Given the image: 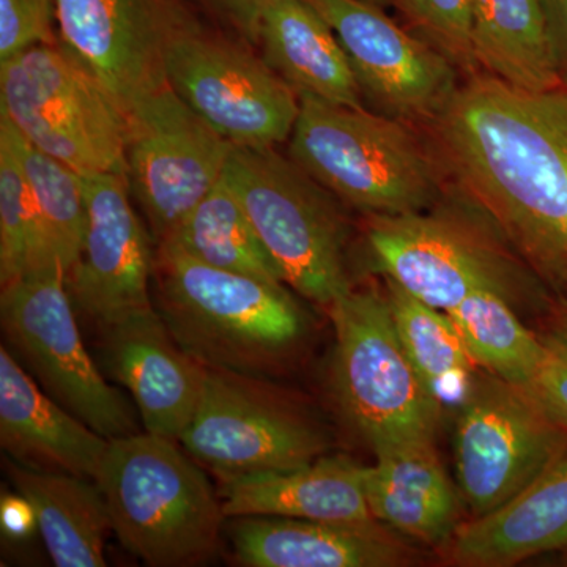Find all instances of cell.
Masks as SVG:
<instances>
[{"label":"cell","mask_w":567,"mask_h":567,"mask_svg":"<svg viewBox=\"0 0 567 567\" xmlns=\"http://www.w3.org/2000/svg\"><path fill=\"white\" fill-rule=\"evenodd\" d=\"M235 561L245 567H399L412 548L382 522H323L244 516L226 525Z\"/></svg>","instance_id":"obj_18"},{"label":"cell","mask_w":567,"mask_h":567,"mask_svg":"<svg viewBox=\"0 0 567 567\" xmlns=\"http://www.w3.org/2000/svg\"><path fill=\"white\" fill-rule=\"evenodd\" d=\"M153 276L163 322L205 368L264 379L308 331L282 284L208 267L167 245L156 249Z\"/></svg>","instance_id":"obj_2"},{"label":"cell","mask_w":567,"mask_h":567,"mask_svg":"<svg viewBox=\"0 0 567 567\" xmlns=\"http://www.w3.org/2000/svg\"><path fill=\"white\" fill-rule=\"evenodd\" d=\"M0 115L82 175H126L128 112L61 41L0 62Z\"/></svg>","instance_id":"obj_6"},{"label":"cell","mask_w":567,"mask_h":567,"mask_svg":"<svg viewBox=\"0 0 567 567\" xmlns=\"http://www.w3.org/2000/svg\"><path fill=\"white\" fill-rule=\"evenodd\" d=\"M55 0H0V62L29 48L58 43Z\"/></svg>","instance_id":"obj_32"},{"label":"cell","mask_w":567,"mask_h":567,"mask_svg":"<svg viewBox=\"0 0 567 567\" xmlns=\"http://www.w3.org/2000/svg\"><path fill=\"white\" fill-rule=\"evenodd\" d=\"M181 443L219 477L295 468L328 446L320 425L264 379L210 368Z\"/></svg>","instance_id":"obj_11"},{"label":"cell","mask_w":567,"mask_h":567,"mask_svg":"<svg viewBox=\"0 0 567 567\" xmlns=\"http://www.w3.org/2000/svg\"><path fill=\"white\" fill-rule=\"evenodd\" d=\"M65 275H29L2 286L0 322L7 349L41 390L107 440L137 434L132 409L107 385L82 342Z\"/></svg>","instance_id":"obj_9"},{"label":"cell","mask_w":567,"mask_h":567,"mask_svg":"<svg viewBox=\"0 0 567 567\" xmlns=\"http://www.w3.org/2000/svg\"><path fill=\"white\" fill-rule=\"evenodd\" d=\"M227 518L271 516L323 522L372 520L364 465L349 457H319L287 470L219 477Z\"/></svg>","instance_id":"obj_22"},{"label":"cell","mask_w":567,"mask_h":567,"mask_svg":"<svg viewBox=\"0 0 567 567\" xmlns=\"http://www.w3.org/2000/svg\"><path fill=\"white\" fill-rule=\"evenodd\" d=\"M476 65L511 87L544 92L565 85L548 41L540 0H475Z\"/></svg>","instance_id":"obj_25"},{"label":"cell","mask_w":567,"mask_h":567,"mask_svg":"<svg viewBox=\"0 0 567 567\" xmlns=\"http://www.w3.org/2000/svg\"><path fill=\"white\" fill-rule=\"evenodd\" d=\"M540 339L543 364L527 390L548 415L567 429V328L557 322Z\"/></svg>","instance_id":"obj_33"},{"label":"cell","mask_w":567,"mask_h":567,"mask_svg":"<svg viewBox=\"0 0 567 567\" xmlns=\"http://www.w3.org/2000/svg\"><path fill=\"white\" fill-rule=\"evenodd\" d=\"M14 133L22 167L39 212L44 245L51 259L61 265L66 278L80 260L87 234L89 208L84 175L33 147L17 128Z\"/></svg>","instance_id":"obj_29"},{"label":"cell","mask_w":567,"mask_h":567,"mask_svg":"<svg viewBox=\"0 0 567 567\" xmlns=\"http://www.w3.org/2000/svg\"><path fill=\"white\" fill-rule=\"evenodd\" d=\"M111 440L50 398L0 349V445L18 464L95 481Z\"/></svg>","instance_id":"obj_19"},{"label":"cell","mask_w":567,"mask_h":567,"mask_svg":"<svg viewBox=\"0 0 567 567\" xmlns=\"http://www.w3.org/2000/svg\"><path fill=\"white\" fill-rule=\"evenodd\" d=\"M227 183L284 282L330 309L352 290L347 274V221L338 197L271 145H235L224 167Z\"/></svg>","instance_id":"obj_5"},{"label":"cell","mask_w":567,"mask_h":567,"mask_svg":"<svg viewBox=\"0 0 567 567\" xmlns=\"http://www.w3.org/2000/svg\"><path fill=\"white\" fill-rule=\"evenodd\" d=\"M346 50L361 96L398 121H432L457 89L454 63L365 0H309Z\"/></svg>","instance_id":"obj_15"},{"label":"cell","mask_w":567,"mask_h":567,"mask_svg":"<svg viewBox=\"0 0 567 567\" xmlns=\"http://www.w3.org/2000/svg\"><path fill=\"white\" fill-rule=\"evenodd\" d=\"M257 43L264 61L298 99L363 106L341 41L309 0H275L265 10Z\"/></svg>","instance_id":"obj_23"},{"label":"cell","mask_w":567,"mask_h":567,"mask_svg":"<svg viewBox=\"0 0 567 567\" xmlns=\"http://www.w3.org/2000/svg\"><path fill=\"white\" fill-rule=\"evenodd\" d=\"M458 409L456 477L476 517L506 505L567 451V429L527 388L477 377Z\"/></svg>","instance_id":"obj_10"},{"label":"cell","mask_w":567,"mask_h":567,"mask_svg":"<svg viewBox=\"0 0 567 567\" xmlns=\"http://www.w3.org/2000/svg\"><path fill=\"white\" fill-rule=\"evenodd\" d=\"M0 522H2L3 535L22 539L32 535L37 525L35 511L28 498L21 494L3 495L0 502Z\"/></svg>","instance_id":"obj_36"},{"label":"cell","mask_w":567,"mask_h":567,"mask_svg":"<svg viewBox=\"0 0 567 567\" xmlns=\"http://www.w3.org/2000/svg\"><path fill=\"white\" fill-rule=\"evenodd\" d=\"M158 245L218 270L284 284L274 257L223 178Z\"/></svg>","instance_id":"obj_26"},{"label":"cell","mask_w":567,"mask_h":567,"mask_svg":"<svg viewBox=\"0 0 567 567\" xmlns=\"http://www.w3.org/2000/svg\"><path fill=\"white\" fill-rule=\"evenodd\" d=\"M59 41L128 112L167 85L166 51L197 24L183 0H55Z\"/></svg>","instance_id":"obj_14"},{"label":"cell","mask_w":567,"mask_h":567,"mask_svg":"<svg viewBox=\"0 0 567 567\" xmlns=\"http://www.w3.org/2000/svg\"><path fill=\"white\" fill-rule=\"evenodd\" d=\"M100 331L111 374L132 393L145 432L181 442L199 406L205 365L175 342L155 308Z\"/></svg>","instance_id":"obj_17"},{"label":"cell","mask_w":567,"mask_h":567,"mask_svg":"<svg viewBox=\"0 0 567 567\" xmlns=\"http://www.w3.org/2000/svg\"><path fill=\"white\" fill-rule=\"evenodd\" d=\"M424 41L451 62L473 69V11L475 0H393Z\"/></svg>","instance_id":"obj_31"},{"label":"cell","mask_w":567,"mask_h":567,"mask_svg":"<svg viewBox=\"0 0 567 567\" xmlns=\"http://www.w3.org/2000/svg\"><path fill=\"white\" fill-rule=\"evenodd\" d=\"M365 2L374 3V6L382 7V9H385L386 6L393 3V0H365Z\"/></svg>","instance_id":"obj_38"},{"label":"cell","mask_w":567,"mask_h":567,"mask_svg":"<svg viewBox=\"0 0 567 567\" xmlns=\"http://www.w3.org/2000/svg\"><path fill=\"white\" fill-rule=\"evenodd\" d=\"M431 122L466 196L567 295V84L528 92L475 78Z\"/></svg>","instance_id":"obj_1"},{"label":"cell","mask_w":567,"mask_h":567,"mask_svg":"<svg viewBox=\"0 0 567 567\" xmlns=\"http://www.w3.org/2000/svg\"><path fill=\"white\" fill-rule=\"evenodd\" d=\"M509 298L492 289L475 290L446 312L477 368L513 385L528 388L544 360L540 334L528 330Z\"/></svg>","instance_id":"obj_28"},{"label":"cell","mask_w":567,"mask_h":567,"mask_svg":"<svg viewBox=\"0 0 567 567\" xmlns=\"http://www.w3.org/2000/svg\"><path fill=\"white\" fill-rule=\"evenodd\" d=\"M175 443L148 432L111 440L96 484L130 554L153 567L203 566L218 554L227 516L204 470Z\"/></svg>","instance_id":"obj_3"},{"label":"cell","mask_w":567,"mask_h":567,"mask_svg":"<svg viewBox=\"0 0 567 567\" xmlns=\"http://www.w3.org/2000/svg\"><path fill=\"white\" fill-rule=\"evenodd\" d=\"M559 76L567 84V0H540Z\"/></svg>","instance_id":"obj_35"},{"label":"cell","mask_w":567,"mask_h":567,"mask_svg":"<svg viewBox=\"0 0 567 567\" xmlns=\"http://www.w3.org/2000/svg\"><path fill=\"white\" fill-rule=\"evenodd\" d=\"M554 317L558 323L565 324L567 328V295L558 297L555 301Z\"/></svg>","instance_id":"obj_37"},{"label":"cell","mask_w":567,"mask_h":567,"mask_svg":"<svg viewBox=\"0 0 567 567\" xmlns=\"http://www.w3.org/2000/svg\"><path fill=\"white\" fill-rule=\"evenodd\" d=\"M63 270L44 245L31 186L17 147V133L0 115V284ZM65 275V274H63Z\"/></svg>","instance_id":"obj_30"},{"label":"cell","mask_w":567,"mask_h":567,"mask_svg":"<svg viewBox=\"0 0 567 567\" xmlns=\"http://www.w3.org/2000/svg\"><path fill=\"white\" fill-rule=\"evenodd\" d=\"M216 20L233 28L249 43H257L265 10L275 0H197Z\"/></svg>","instance_id":"obj_34"},{"label":"cell","mask_w":567,"mask_h":567,"mask_svg":"<svg viewBox=\"0 0 567 567\" xmlns=\"http://www.w3.org/2000/svg\"><path fill=\"white\" fill-rule=\"evenodd\" d=\"M375 464L364 466V492L375 520L427 546H445L461 527L457 491L434 440L372 447Z\"/></svg>","instance_id":"obj_21"},{"label":"cell","mask_w":567,"mask_h":567,"mask_svg":"<svg viewBox=\"0 0 567 567\" xmlns=\"http://www.w3.org/2000/svg\"><path fill=\"white\" fill-rule=\"evenodd\" d=\"M391 315L417 377L436 404L461 406L475 385V361L446 312L416 300L386 279Z\"/></svg>","instance_id":"obj_27"},{"label":"cell","mask_w":567,"mask_h":567,"mask_svg":"<svg viewBox=\"0 0 567 567\" xmlns=\"http://www.w3.org/2000/svg\"><path fill=\"white\" fill-rule=\"evenodd\" d=\"M447 565L506 567L567 550V451L535 483L439 548Z\"/></svg>","instance_id":"obj_20"},{"label":"cell","mask_w":567,"mask_h":567,"mask_svg":"<svg viewBox=\"0 0 567 567\" xmlns=\"http://www.w3.org/2000/svg\"><path fill=\"white\" fill-rule=\"evenodd\" d=\"M230 147L169 84L130 107L126 178L156 244L221 181Z\"/></svg>","instance_id":"obj_13"},{"label":"cell","mask_w":567,"mask_h":567,"mask_svg":"<svg viewBox=\"0 0 567 567\" xmlns=\"http://www.w3.org/2000/svg\"><path fill=\"white\" fill-rule=\"evenodd\" d=\"M365 238L388 281L439 311L450 312L480 289L496 290L509 300L528 295L537 303L550 305L539 282L495 238L461 216H369Z\"/></svg>","instance_id":"obj_8"},{"label":"cell","mask_w":567,"mask_h":567,"mask_svg":"<svg viewBox=\"0 0 567 567\" xmlns=\"http://www.w3.org/2000/svg\"><path fill=\"white\" fill-rule=\"evenodd\" d=\"M18 494L35 511L48 554L58 567H103L104 540L112 529L110 509L95 481L11 465Z\"/></svg>","instance_id":"obj_24"},{"label":"cell","mask_w":567,"mask_h":567,"mask_svg":"<svg viewBox=\"0 0 567 567\" xmlns=\"http://www.w3.org/2000/svg\"><path fill=\"white\" fill-rule=\"evenodd\" d=\"M164 69L173 91L230 144L274 147L290 140L300 99L241 44L197 22L175 37Z\"/></svg>","instance_id":"obj_12"},{"label":"cell","mask_w":567,"mask_h":567,"mask_svg":"<svg viewBox=\"0 0 567 567\" xmlns=\"http://www.w3.org/2000/svg\"><path fill=\"white\" fill-rule=\"evenodd\" d=\"M328 311L336 331V399L347 420L371 447L434 440L443 409L402 346L386 293L352 289Z\"/></svg>","instance_id":"obj_7"},{"label":"cell","mask_w":567,"mask_h":567,"mask_svg":"<svg viewBox=\"0 0 567 567\" xmlns=\"http://www.w3.org/2000/svg\"><path fill=\"white\" fill-rule=\"evenodd\" d=\"M89 223L80 260L66 275L74 309L102 328L155 308V252L130 199L126 175H84Z\"/></svg>","instance_id":"obj_16"},{"label":"cell","mask_w":567,"mask_h":567,"mask_svg":"<svg viewBox=\"0 0 567 567\" xmlns=\"http://www.w3.org/2000/svg\"><path fill=\"white\" fill-rule=\"evenodd\" d=\"M289 156L369 216L425 212L440 194L434 158L406 122L364 106L300 96Z\"/></svg>","instance_id":"obj_4"}]
</instances>
